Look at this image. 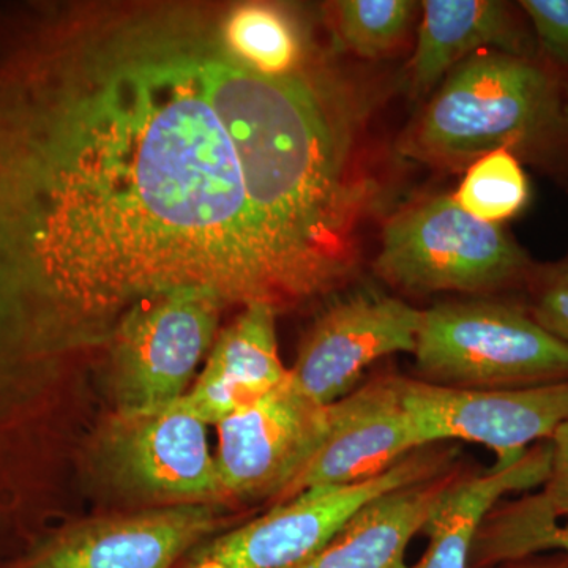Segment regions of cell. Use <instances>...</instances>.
<instances>
[{"label": "cell", "instance_id": "25", "mask_svg": "<svg viewBox=\"0 0 568 568\" xmlns=\"http://www.w3.org/2000/svg\"><path fill=\"white\" fill-rule=\"evenodd\" d=\"M564 123L568 126V84L564 89V104H562Z\"/></svg>", "mask_w": 568, "mask_h": 568}, {"label": "cell", "instance_id": "6", "mask_svg": "<svg viewBox=\"0 0 568 568\" xmlns=\"http://www.w3.org/2000/svg\"><path fill=\"white\" fill-rule=\"evenodd\" d=\"M458 447L429 444L410 452L379 476L306 489L276 504L263 517L237 529L209 537L186 555L185 568H290L312 558L366 504L406 485L457 466Z\"/></svg>", "mask_w": 568, "mask_h": 568}, {"label": "cell", "instance_id": "23", "mask_svg": "<svg viewBox=\"0 0 568 568\" xmlns=\"http://www.w3.org/2000/svg\"><path fill=\"white\" fill-rule=\"evenodd\" d=\"M528 312L545 331L568 347V260L529 275Z\"/></svg>", "mask_w": 568, "mask_h": 568}, {"label": "cell", "instance_id": "2", "mask_svg": "<svg viewBox=\"0 0 568 568\" xmlns=\"http://www.w3.org/2000/svg\"><path fill=\"white\" fill-rule=\"evenodd\" d=\"M183 43L295 304L334 294L358 267V233L377 193L362 159L364 97L313 63L265 77L234 59L219 21L182 7Z\"/></svg>", "mask_w": 568, "mask_h": 568}, {"label": "cell", "instance_id": "1", "mask_svg": "<svg viewBox=\"0 0 568 568\" xmlns=\"http://www.w3.org/2000/svg\"><path fill=\"white\" fill-rule=\"evenodd\" d=\"M294 306L179 6H33L0 32V410L153 295Z\"/></svg>", "mask_w": 568, "mask_h": 568}, {"label": "cell", "instance_id": "11", "mask_svg": "<svg viewBox=\"0 0 568 568\" xmlns=\"http://www.w3.org/2000/svg\"><path fill=\"white\" fill-rule=\"evenodd\" d=\"M420 321L422 310L402 298L355 291L317 316L298 346L290 381L316 405H334L381 358L413 354Z\"/></svg>", "mask_w": 568, "mask_h": 568}, {"label": "cell", "instance_id": "12", "mask_svg": "<svg viewBox=\"0 0 568 568\" xmlns=\"http://www.w3.org/2000/svg\"><path fill=\"white\" fill-rule=\"evenodd\" d=\"M216 526L213 504L138 508L52 530L6 568H173Z\"/></svg>", "mask_w": 568, "mask_h": 568}, {"label": "cell", "instance_id": "7", "mask_svg": "<svg viewBox=\"0 0 568 568\" xmlns=\"http://www.w3.org/2000/svg\"><path fill=\"white\" fill-rule=\"evenodd\" d=\"M207 426L185 398L114 410L93 440L97 473L141 508L222 503Z\"/></svg>", "mask_w": 568, "mask_h": 568}, {"label": "cell", "instance_id": "19", "mask_svg": "<svg viewBox=\"0 0 568 568\" xmlns=\"http://www.w3.org/2000/svg\"><path fill=\"white\" fill-rule=\"evenodd\" d=\"M417 10L413 0H342L332 6V22L343 48L381 59L402 47Z\"/></svg>", "mask_w": 568, "mask_h": 568}, {"label": "cell", "instance_id": "26", "mask_svg": "<svg viewBox=\"0 0 568 568\" xmlns=\"http://www.w3.org/2000/svg\"><path fill=\"white\" fill-rule=\"evenodd\" d=\"M528 568H566V567H528Z\"/></svg>", "mask_w": 568, "mask_h": 568}, {"label": "cell", "instance_id": "16", "mask_svg": "<svg viewBox=\"0 0 568 568\" xmlns=\"http://www.w3.org/2000/svg\"><path fill=\"white\" fill-rule=\"evenodd\" d=\"M551 465L549 440L529 448L518 462L485 473L469 469L448 489L426 521L428 548L414 568H469L474 544L489 511L508 496L540 488Z\"/></svg>", "mask_w": 568, "mask_h": 568}, {"label": "cell", "instance_id": "17", "mask_svg": "<svg viewBox=\"0 0 568 568\" xmlns=\"http://www.w3.org/2000/svg\"><path fill=\"white\" fill-rule=\"evenodd\" d=\"M416 52L410 61V95L424 99L458 63L489 48L523 55L525 37L507 3L496 0H425Z\"/></svg>", "mask_w": 568, "mask_h": 568}, {"label": "cell", "instance_id": "5", "mask_svg": "<svg viewBox=\"0 0 568 568\" xmlns=\"http://www.w3.org/2000/svg\"><path fill=\"white\" fill-rule=\"evenodd\" d=\"M377 278L403 294L488 295L528 282V254L499 224L481 222L450 194L406 205L388 219Z\"/></svg>", "mask_w": 568, "mask_h": 568}, {"label": "cell", "instance_id": "9", "mask_svg": "<svg viewBox=\"0 0 568 568\" xmlns=\"http://www.w3.org/2000/svg\"><path fill=\"white\" fill-rule=\"evenodd\" d=\"M215 469L222 503L282 504L331 428V406L286 383L216 424Z\"/></svg>", "mask_w": 568, "mask_h": 568}, {"label": "cell", "instance_id": "21", "mask_svg": "<svg viewBox=\"0 0 568 568\" xmlns=\"http://www.w3.org/2000/svg\"><path fill=\"white\" fill-rule=\"evenodd\" d=\"M549 549L568 552V521H519L495 507L478 529L470 566L514 562Z\"/></svg>", "mask_w": 568, "mask_h": 568}, {"label": "cell", "instance_id": "4", "mask_svg": "<svg viewBox=\"0 0 568 568\" xmlns=\"http://www.w3.org/2000/svg\"><path fill=\"white\" fill-rule=\"evenodd\" d=\"M417 379L497 390L568 381V347L528 310L491 298L440 302L422 312Z\"/></svg>", "mask_w": 568, "mask_h": 568}, {"label": "cell", "instance_id": "24", "mask_svg": "<svg viewBox=\"0 0 568 568\" xmlns=\"http://www.w3.org/2000/svg\"><path fill=\"white\" fill-rule=\"evenodd\" d=\"M519 6L549 58L568 67V0H523Z\"/></svg>", "mask_w": 568, "mask_h": 568}, {"label": "cell", "instance_id": "13", "mask_svg": "<svg viewBox=\"0 0 568 568\" xmlns=\"http://www.w3.org/2000/svg\"><path fill=\"white\" fill-rule=\"evenodd\" d=\"M420 447L424 444L403 402L402 376L372 377L331 405L327 437L283 503L306 489L379 476Z\"/></svg>", "mask_w": 568, "mask_h": 568}, {"label": "cell", "instance_id": "8", "mask_svg": "<svg viewBox=\"0 0 568 568\" xmlns=\"http://www.w3.org/2000/svg\"><path fill=\"white\" fill-rule=\"evenodd\" d=\"M226 305L213 291L181 287L130 310L111 338L115 410H144L183 398L211 353Z\"/></svg>", "mask_w": 568, "mask_h": 568}, {"label": "cell", "instance_id": "15", "mask_svg": "<svg viewBox=\"0 0 568 568\" xmlns=\"http://www.w3.org/2000/svg\"><path fill=\"white\" fill-rule=\"evenodd\" d=\"M466 473L454 466L366 504L323 549L290 568H409L406 549Z\"/></svg>", "mask_w": 568, "mask_h": 568}, {"label": "cell", "instance_id": "22", "mask_svg": "<svg viewBox=\"0 0 568 568\" xmlns=\"http://www.w3.org/2000/svg\"><path fill=\"white\" fill-rule=\"evenodd\" d=\"M551 465L540 491L497 504L507 517L519 521H568V422L549 439Z\"/></svg>", "mask_w": 568, "mask_h": 568}, {"label": "cell", "instance_id": "20", "mask_svg": "<svg viewBox=\"0 0 568 568\" xmlns=\"http://www.w3.org/2000/svg\"><path fill=\"white\" fill-rule=\"evenodd\" d=\"M454 197L481 222L499 224L528 204L529 182L515 153L499 149L469 164Z\"/></svg>", "mask_w": 568, "mask_h": 568}, {"label": "cell", "instance_id": "3", "mask_svg": "<svg viewBox=\"0 0 568 568\" xmlns=\"http://www.w3.org/2000/svg\"><path fill=\"white\" fill-rule=\"evenodd\" d=\"M562 104L544 67L525 55L477 52L444 78L399 151L439 168L467 166L499 149L526 151L566 125Z\"/></svg>", "mask_w": 568, "mask_h": 568}, {"label": "cell", "instance_id": "14", "mask_svg": "<svg viewBox=\"0 0 568 568\" xmlns=\"http://www.w3.org/2000/svg\"><path fill=\"white\" fill-rule=\"evenodd\" d=\"M276 313L253 302L216 336L203 372L183 396L205 424H220L286 383L290 369L278 353Z\"/></svg>", "mask_w": 568, "mask_h": 568}, {"label": "cell", "instance_id": "10", "mask_svg": "<svg viewBox=\"0 0 568 568\" xmlns=\"http://www.w3.org/2000/svg\"><path fill=\"white\" fill-rule=\"evenodd\" d=\"M402 394L424 446L455 440L478 444L495 452V467L514 465L568 422V381L470 390L402 376Z\"/></svg>", "mask_w": 568, "mask_h": 568}, {"label": "cell", "instance_id": "18", "mask_svg": "<svg viewBox=\"0 0 568 568\" xmlns=\"http://www.w3.org/2000/svg\"><path fill=\"white\" fill-rule=\"evenodd\" d=\"M219 32L234 59L265 77L294 73L308 62L304 32L274 3H239L219 21Z\"/></svg>", "mask_w": 568, "mask_h": 568}]
</instances>
